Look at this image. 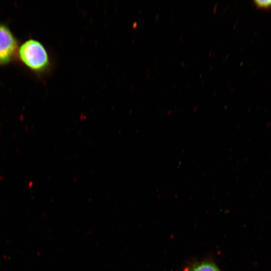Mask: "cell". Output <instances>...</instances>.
I'll return each instance as SVG.
<instances>
[{
  "label": "cell",
  "instance_id": "cell-1",
  "mask_svg": "<svg viewBox=\"0 0 271 271\" xmlns=\"http://www.w3.org/2000/svg\"><path fill=\"white\" fill-rule=\"evenodd\" d=\"M17 56L25 66L37 74H44L50 68L48 52L38 40L31 39L25 41L19 46Z\"/></svg>",
  "mask_w": 271,
  "mask_h": 271
},
{
  "label": "cell",
  "instance_id": "cell-2",
  "mask_svg": "<svg viewBox=\"0 0 271 271\" xmlns=\"http://www.w3.org/2000/svg\"><path fill=\"white\" fill-rule=\"evenodd\" d=\"M19 42L9 27L0 23V65L11 63L17 56Z\"/></svg>",
  "mask_w": 271,
  "mask_h": 271
},
{
  "label": "cell",
  "instance_id": "cell-4",
  "mask_svg": "<svg viewBox=\"0 0 271 271\" xmlns=\"http://www.w3.org/2000/svg\"><path fill=\"white\" fill-rule=\"evenodd\" d=\"M253 2L258 8L268 9L271 7V0H255Z\"/></svg>",
  "mask_w": 271,
  "mask_h": 271
},
{
  "label": "cell",
  "instance_id": "cell-3",
  "mask_svg": "<svg viewBox=\"0 0 271 271\" xmlns=\"http://www.w3.org/2000/svg\"><path fill=\"white\" fill-rule=\"evenodd\" d=\"M188 271H220V270L212 262H203L193 266Z\"/></svg>",
  "mask_w": 271,
  "mask_h": 271
}]
</instances>
